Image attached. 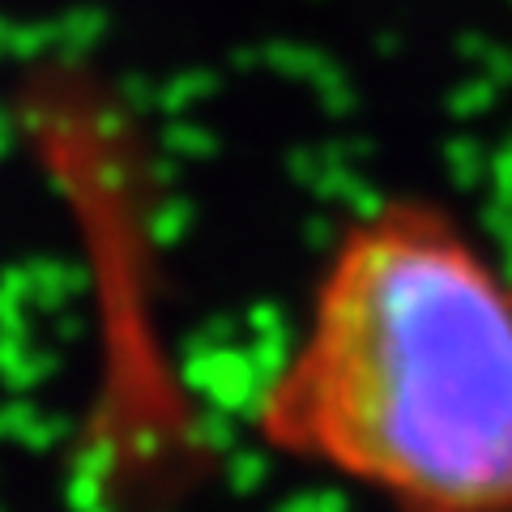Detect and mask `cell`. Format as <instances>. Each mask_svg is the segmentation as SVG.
I'll return each instance as SVG.
<instances>
[{"mask_svg":"<svg viewBox=\"0 0 512 512\" xmlns=\"http://www.w3.org/2000/svg\"><path fill=\"white\" fill-rule=\"evenodd\" d=\"M256 427L393 512H512V274L436 205L367 210L320 265Z\"/></svg>","mask_w":512,"mask_h":512,"instance_id":"1","label":"cell"}]
</instances>
